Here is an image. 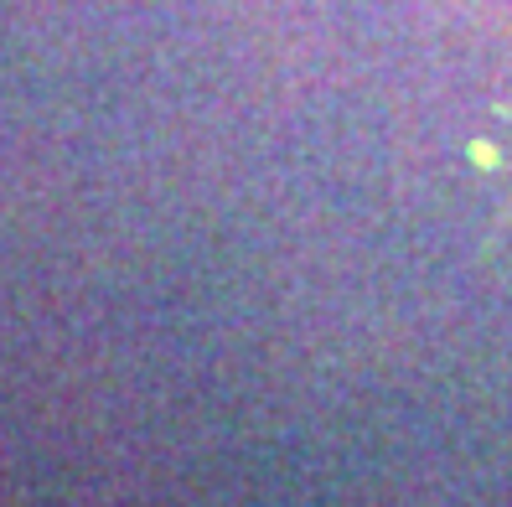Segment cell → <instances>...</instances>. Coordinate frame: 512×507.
I'll use <instances>...</instances> for the list:
<instances>
[{"label":"cell","instance_id":"6da1fadb","mask_svg":"<svg viewBox=\"0 0 512 507\" xmlns=\"http://www.w3.org/2000/svg\"><path fill=\"white\" fill-rule=\"evenodd\" d=\"M471 161H476V166H497V145L476 140V145H471Z\"/></svg>","mask_w":512,"mask_h":507}]
</instances>
